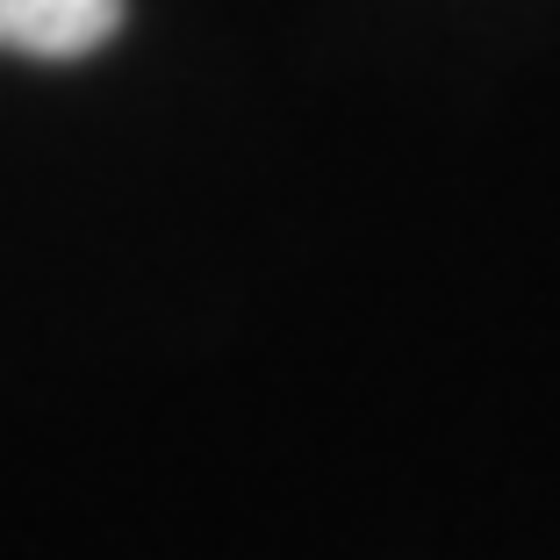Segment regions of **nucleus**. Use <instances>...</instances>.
Here are the masks:
<instances>
[{
    "mask_svg": "<svg viewBox=\"0 0 560 560\" xmlns=\"http://www.w3.org/2000/svg\"><path fill=\"white\" fill-rule=\"evenodd\" d=\"M122 0H0V50L22 58H80L108 44Z\"/></svg>",
    "mask_w": 560,
    "mask_h": 560,
    "instance_id": "nucleus-1",
    "label": "nucleus"
}]
</instances>
